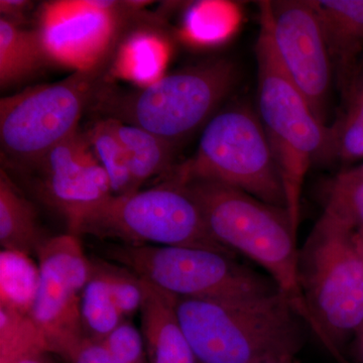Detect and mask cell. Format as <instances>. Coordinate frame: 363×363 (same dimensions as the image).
<instances>
[{
  "label": "cell",
  "mask_w": 363,
  "mask_h": 363,
  "mask_svg": "<svg viewBox=\"0 0 363 363\" xmlns=\"http://www.w3.org/2000/svg\"><path fill=\"white\" fill-rule=\"evenodd\" d=\"M177 313L198 363L297 360L306 325L281 292L247 301L177 298Z\"/></svg>",
  "instance_id": "obj_1"
},
{
  "label": "cell",
  "mask_w": 363,
  "mask_h": 363,
  "mask_svg": "<svg viewBox=\"0 0 363 363\" xmlns=\"http://www.w3.org/2000/svg\"><path fill=\"white\" fill-rule=\"evenodd\" d=\"M178 184L199 207L214 240L262 267L311 329V317L298 281L297 235L286 210L218 182Z\"/></svg>",
  "instance_id": "obj_2"
},
{
  "label": "cell",
  "mask_w": 363,
  "mask_h": 363,
  "mask_svg": "<svg viewBox=\"0 0 363 363\" xmlns=\"http://www.w3.org/2000/svg\"><path fill=\"white\" fill-rule=\"evenodd\" d=\"M353 229L324 211L298 250V281L311 330L338 363H348L344 344L363 324V257Z\"/></svg>",
  "instance_id": "obj_3"
},
{
  "label": "cell",
  "mask_w": 363,
  "mask_h": 363,
  "mask_svg": "<svg viewBox=\"0 0 363 363\" xmlns=\"http://www.w3.org/2000/svg\"><path fill=\"white\" fill-rule=\"evenodd\" d=\"M238 73L230 60H210L140 90L100 89L96 108L107 118L138 126L175 147L213 117L235 86Z\"/></svg>",
  "instance_id": "obj_4"
},
{
  "label": "cell",
  "mask_w": 363,
  "mask_h": 363,
  "mask_svg": "<svg viewBox=\"0 0 363 363\" xmlns=\"http://www.w3.org/2000/svg\"><path fill=\"white\" fill-rule=\"evenodd\" d=\"M255 56L259 79V116L283 182L286 210L298 236L301 200L308 171L328 138L302 93L284 71L266 21L260 18Z\"/></svg>",
  "instance_id": "obj_5"
},
{
  "label": "cell",
  "mask_w": 363,
  "mask_h": 363,
  "mask_svg": "<svg viewBox=\"0 0 363 363\" xmlns=\"http://www.w3.org/2000/svg\"><path fill=\"white\" fill-rule=\"evenodd\" d=\"M102 255L176 298L247 301L279 293L269 276L214 250L113 243Z\"/></svg>",
  "instance_id": "obj_6"
},
{
  "label": "cell",
  "mask_w": 363,
  "mask_h": 363,
  "mask_svg": "<svg viewBox=\"0 0 363 363\" xmlns=\"http://www.w3.org/2000/svg\"><path fill=\"white\" fill-rule=\"evenodd\" d=\"M218 182L286 209L283 182L259 116L245 107L219 112L208 121L192 157L171 181Z\"/></svg>",
  "instance_id": "obj_7"
},
{
  "label": "cell",
  "mask_w": 363,
  "mask_h": 363,
  "mask_svg": "<svg viewBox=\"0 0 363 363\" xmlns=\"http://www.w3.org/2000/svg\"><path fill=\"white\" fill-rule=\"evenodd\" d=\"M124 245L204 248L235 257L214 240L194 200L173 181L130 195L112 196L79 228Z\"/></svg>",
  "instance_id": "obj_8"
},
{
  "label": "cell",
  "mask_w": 363,
  "mask_h": 363,
  "mask_svg": "<svg viewBox=\"0 0 363 363\" xmlns=\"http://www.w3.org/2000/svg\"><path fill=\"white\" fill-rule=\"evenodd\" d=\"M104 68L74 72L59 82L26 88L0 100L2 152L21 166L37 167L79 130L85 107L101 89Z\"/></svg>",
  "instance_id": "obj_9"
},
{
  "label": "cell",
  "mask_w": 363,
  "mask_h": 363,
  "mask_svg": "<svg viewBox=\"0 0 363 363\" xmlns=\"http://www.w3.org/2000/svg\"><path fill=\"white\" fill-rule=\"evenodd\" d=\"M39 284L30 319L48 352L62 358L84 337L81 297L90 278V259L78 236L48 238L37 252Z\"/></svg>",
  "instance_id": "obj_10"
},
{
  "label": "cell",
  "mask_w": 363,
  "mask_h": 363,
  "mask_svg": "<svg viewBox=\"0 0 363 363\" xmlns=\"http://www.w3.org/2000/svg\"><path fill=\"white\" fill-rule=\"evenodd\" d=\"M259 16L269 26L284 71L302 93L318 121L324 124L332 61L311 1H262Z\"/></svg>",
  "instance_id": "obj_11"
},
{
  "label": "cell",
  "mask_w": 363,
  "mask_h": 363,
  "mask_svg": "<svg viewBox=\"0 0 363 363\" xmlns=\"http://www.w3.org/2000/svg\"><path fill=\"white\" fill-rule=\"evenodd\" d=\"M126 7L100 0L47 4L39 30L51 62L74 72L104 68L123 28Z\"/></svg>",
  "instance_id": "obj_12"
},
{
  "label": "cell",
  "mask_w": 363,
  "mask_h": 363,
  "mask_svg": "<svg viewBox=\"0 0 363 363\" xmlns=\"http://www.w3.org/2000/svg\"><path fill=\"white\" fill-rule=\"evenodd\" d=\"M35 168L43 174L42 195L65 218L77 236L83 222L113 196L106 172L86 133L76 131L49 152Z\"/></svg>",
  "instance_id": "obj_13"
},
{
  "label": "cell",
  "mask_w": 363,
  "mask_h": 363,
  "mask_svg": "<svg viewBox=\"0 0 363 363\" xmlns=\"http://www.w3.org/2000/svg\"><path fill=\"white\" fill-rule=\"evenodd\" d=\"M142 334L149 363H198L182 328L177 298L143 279Z\"/></svg>",
  "instance_id": "obj_14"
},
{
  "label": "cell",
  "mask_w": 363,
  "mask_h": 363,
  "mask_svg": "<svg viewBox=\"0 0 363 363\" xmlns=\"http://www.w3.org/2000/svg\"><path fill=\"white\" fill-rule=\"evenodd\" d=\"M323 30L332 64L344 83L363 52V0H310Z\"/></svg>",
  "instance_id": "obj_15"
},
{
  "label": "cell",
  "mask_w": 363,
  "mask_h": 363,
  "mask_svg": "<svg viewBox=\"0 0 363 363\" xmlns=\"http://www.w3.org/2000/svg\"><path fill=\"white\" fill-rule=\"evenodd\" d=\"M51 62L39 28L28 30L0 18V87L33 77Z\"/></svg>",
  "instance_id": "obj_16"
},
{
  "label": "cell",
  "mask_w": 363,
  "mask_h": 363,
  "mask_svg": "<svg viewBox=\"0 0 363 363\" xmlns=\"http://www.w3.org/2000/svg\"><path fill=\"white\" fill-rule=\"evenodd\" d=\"M48 240L35 207L21 194L4 169L0 175V245L4 250L37 255Z\"/></svg>",
  "instance_id": "obj_17"
},
{
  "label": "cell",
  "mask_w": 363,
  "mask_h": 363,
  "mask_svg": "<svg viewBox=\"0 0 363 363\" xmlns=\"http://www.w3.org/2000/svg\"><path fill=\"white\" fill-rule=\"evenodd\" d=\"M109 119L125 150L135 192L145 181L168 171L174 145L138 126Z\"/></svg>",
  "instance_id": "obj_18"
},
{
  "label": "cell",
  "mask_w": 363,
  "mask_h": 363,
  "mask_svg": "<svg viewBox=\"0 0 363 363\" xmlns=\"http://www.w3.org/2000/svg\"><path fill=\"white\" fill-rule=\"evenodd\" d=\"M0 279L1 308L30 317L39 284V267L28 255L2 250Z\"/></svg>",
  "instance_id": "obj_19"
},
{
  "label": "cell",
  "mask_w": 363,
  "mask_h": 363,
  "mask_svg": "<svg viewBox=\"0 0 363 363\" xmlns=\"http://www.w3.org/2000/svg\"><path fill=\"white\" fill-rule=\"evenodd\" d=\"M242 21L238 4L225 1L200 2L190 9L186 37L197 45L221 44L238 32Z\"/></svg>",
  "instance_id": "obj_20"
},
{
  "label": "cell",
  "mask_w": 363,
  "mask_h": 363,
  "mask_svg": "<svg viewBox=\"0 0 363 363\" xmlns=\"http://www.w3.org/2000/svg\"><path fill=\"white\" fill-rule=\"evenodd\" d=\"M91 147L111 181L114 196L135 193L125 150L109 118L95 123L86 133Z\"/></svg>",
  "instance_id": "obj_21"
},
{
  "label": "cell",
  "mask_w": 363,
  "mask_h": 363,
  "mask_svg": "<svg viewBox=\"0 0 363 363\" xmlns=\"http://www.w3.org/2000/svg\"><path fill=\"white\" fill-rule=\"evenodd\" d=\"M80 311L85 335L96 340H104L125 321L104 279L92 269L81 297Z\"/></svg>",
  "instance_id": "obj_22"
},
{
  "label": "cell",
  "mask_w": 363,
  "mask_h": 363,
  "mask_svg": "<svg viewBox=\"0 0 363 363\" xmlns=\"http://www.w3.org/2000/svg\"><path fill=\"white\" fill-rule=\"evenodd\" d=\"M91 269L101 277L124 318L140 311L143 302V279L128 267L101 257L90 259Z\"/></svg>",
  "instance_id": "obj_23"
},
{
  "label": "cell",
  "mask_w": 363,
  "mask_h": 363,
  "mask_svg": "<svg viewBox=\"0 0 363 363\" xmlns=\"http://www.w3.org/2000/svg\"><path fill=\"white\" fill-rule=\"evenodd\" d=\"M324 211L353 228L363 226V180L338 174L324 189Z\"/></svg>",
  "instance_id": "obj_24"
},
{
  "label": "cell",
  "mask_w": 363,
  "mask_h": 363,
  "mask_svg": "<svg viewBox=\"0 0 363 363\" xmlns=\"http://www.w3.org/2000/svg\"><path fill=\"white\" fill-rule=\"evenodd\" d=\"M328 145L333 156L344 162L363 159V121L348 107L335 126L328 130L325 149Z\"/></svg>",
  "instance_id": "obj_25"
},
{
  "label": "cell",
  "mask_w": 363,
  "mask_h": 363,
  "mask_svg": "<svg viewBox=\"0 0 363 363\" xmlns=\"http://www.w3.org/2000/svg\"><path fill=\"white\" fill-rule=\"evenodd\" d=\"M104 342L116 363H149L142 332L126 320Z\"/></svg>",
  "instance_id": "obj_26"
},
{
  "label": "cell",
  "mask_w": 363,
  "mask_h": 363,
  "mask_svg": "<svg viewBox=\"0 0 363 363\" xmlns=\"http://www.w3.org/2000/svg\"><path fill=\"white\" fill-rule=\"evenodd\" d=\"M67 363H116L104 340L84 336L63 358Z\"/></svg>",
  "instance_id": "obj_27"
},
{
  "label": "cell",
  "mask_w": 363,
  "mask_h": 363,
  "mask_svg": "<svg viewBox=\"0 0 363 363\" xmlns=\"http://www.w3.org/2000/svg\"><path fill=\"white\" fill-rule=\"evenodd\" d=\"M346 107L355 112L363 121V70L352 74L347 82Z\"/></svg>",
  "instance_id": "obj_28"
},
{
  "label": "cell",
  "mask_w": 363,
  "mask_h": 363,
  "mask_svg": "<svg viewBox=\"0 0 363 363\" xmlns=\"http://www.w3.org/2000/svg\"><path fill=\"white\" fill-rule=\"evenodd\" d=\"M30 6V1L26 0H1L0 1V13L1 18L21 25L25 18L26 11Z\"/></svg>",
  "instance_id": "obj_29"
},
{
  "label": "cell",
  "mask_w": 363,
  "mask_h": 363,
  "mask_svg": "<svg viewBox=\"0 0 363 363\" xmlns=\"http://www.w3.org/2000/svg\"><path fill=\"white\" fill-rule=\"evenodd\" d=\"M18 363H52V362L48 351L40 350L21 358Z\"/></svg>",
  "instance_id": "obj_30"
},
{
  "label": "cell",
  "mask_w": 363,
  "mask_h": 363,
  "mask_svg": "<svg viewBox=\"0 0 363 363\" xmlns=\"http://www.w3.org/2000/svg\"><path fill=\"white\" fill-rule=\"evenodd\" d=\"M352 240L358 252L363 257V226L353 229Z\"/></svg>",
  "instance_id": "obj_31"
},
{
  "label": "cell",
  "mask_w": 363,
  "mask_h": 363,
  "mask_svg": "<svg viewBox=\"0 0 363 363\" xmlns=\"http://www.w3.org/2000/svg\"><path fill=\"white\" fill-rule=\"evenodd\" d=\"M355 337H357L358 352H359L360 359H362V363H363V324L362 326L360 327L359 330L357 331Z\"/></svg>",
  "instance_id": "obj_32"
},
{
  "label": "cell",
  "mask_w": 363,
  "mask_h": 363,
  "mask_svg": "<svg viewBox=\"0 0 363 363\" xmlns=\"http://www.w3.org/2000/svg\"><path fill=\"white\" fill-rule=\"evenodd\" d=\"M281 363H300L298 362V360H295V362H281Z\"/></svg>",
  "instance_id": "obj_33"
}]
</instances>
